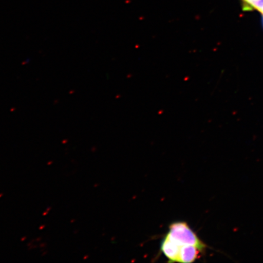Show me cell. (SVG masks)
Returning <instances> with one entry per match:
<instances>
[{"mask_svg":"<svg viewBox=\"0 0 263 263\" xmlns=\"http://www.w3.org/2000/svg\"><path fill=\"white\" fill-rule=\"evenodd\" d=\"M167 236L180 246H195L205 251L206 245L200 240L188 223L177 222L170 226Z\"/></svg>","mask_w":263,"mask_h":263,"instance_id":"cell-1","label":"cell"},{"mask_svg":"<svg viewBox=\"0 0 263 263\" xmlns=\"http://www.w3.org/2000/svg\"><path fill=\"white\" fill-rule=\"evenodd\" d=\"M181 246L166 235L161 246V251L170 262H178Z\"/></svg>","mask_w":263,"mask_h":263,"instance_id":"cell-2","label":"cell"},{"mask_svg":"<svg viewBox=\"0 0 263 263\" xmlns=\"http://www.w3.org/2000/svg\"><path fill=\"white\" fill-rule=\"evenodd\" d=\"M203 251L195 246H182L180 248L179 262L190 263L200 258Z\"/></svg>","mask_w":263,"mask_h":263,"instance_id":"cell-3","label":"cell"},{"mask_svg":"<svg viewBox=\"0 0 263 263\" xmlns=\"http://www.w3.org/2000/svg\"><path fill=\"white\" fill-rule=\"evenodd\" d=\"M254 9L257 10L263 15V0H256L251 2L246 8V11H249Z\"/></svg>","mask_w":263,"mask_h":263,"instance_id":"cell-4","label":"cell"},{"mask_svg":"<svg viewBox=\"0 0 263 263\" xmlns=\"http://www.w3.org/2000/svg\"><path fill=\"white\" fill-rule=\"evenodd\" d=\"M243 2V10L244 11H246V9L247 8H248V6L252 2L256 1V0H242Z\"/></svg>","mask_w":263,"mask_h":263,"instance_id":"cell-5","label":"cell"},{"mask_svg":"<svg viewBox=\"0 0 263 263\" xmlns=\"http://www.w3.org/2000/svg\"><path fill=\"white\" fill-rule=\"evenodd\" d=\"M262 21H263V20H262Z\"/></svg>","mask_w":263,"mask_h":263,"instance_id":"cell-6","label":"cell"}]
</instances>
